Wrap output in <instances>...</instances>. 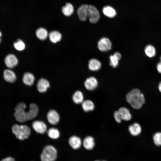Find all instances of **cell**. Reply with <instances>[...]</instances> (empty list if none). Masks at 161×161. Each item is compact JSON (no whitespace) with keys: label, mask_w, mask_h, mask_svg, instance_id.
<instances>
[{"label":"cell","mask_w":161,"mask_h":161,"mask_svg":"<svg viewBox=\"0 0 161 161\" xmlns=\"http://www.w3.org/2000/svg\"><path fill=\"white\" fill-rule=\"evenodd\" d=\"M126 99L131 107L135 109H140L145 102L143 94L136 88L133 89L127 93Z\"/></svg>","instance_id":"1"},{"label":"cell","mask_w":161,"mask_h":161,"mask_svg":"<svg viewBox=\"0 0 161 161\" xmlns=\"http://www.w3.org/2000/svg\"><path fill=\"white\" fill-rule=\"evenodd\" d=\"M57 157V151L51 145H47L44 148L41 154V161H55Z\"/></svg>","instance_id":"2"},{"label":"cell","mask_w":161,"mask_h":161,"mask_svg":"<svg viewBox=\"0 0 161 161\" xmlns=\"http://www.w3.org/2000/svg\"><path fill=\"white\" fill-rule=\"evenodd\" d=\"M12 131L16 137L21 140L28 138L31 133L30 128L25 125L15 124L12 127Z\"/></svg>","instance_id":"3"},{"label":"cell","mask_w":161,"mask_h":161,"mask_svg":"<svg viewBox=\"0 0 161 161\" xmlns=\"http://www.w3.org/2000/svg\"><path fill=\"white\" fill-rule=\"evenodd\" d=\"M26 105L23 102L18 103L15 108L14 116L16 120L20 122H24L29 120L28 111H25Z\"/></svg>","instance_id":"4"},{"label":"cell","mask_w":161,"mask_h":161,"mask_svg":"<svg viewBox=\"0 0 161 161\" xmlns=\"http://www.w3.org/2000/svg\"><path fill=\"white\" fill-rule=\"evenodd\" d=\"M86 10L89 21L92 23H97L100 17V13L97 9L93 6L86 4Z\"/></svg>","instance_id":"5"},{"label":"cell","mask_w":161,"mask_h":161,"mask_svg":"<svg viewBox=\"0 0 161 161\" xmlns=\"http://www.w3.org/2000/svg\"><path fill=\"white\" fill-rule=\"evenodd\" d=\"M112 46V43L109 39L103 37L101 38L98 43V47L101 51L106 52L110 50Z\"/></svg>","instance_id":"6"},{"label":"cell","mask_w":161,"mask_h":161,"mask_svg":"<svg viewBox=\"0 0 161 161\" xmlns=\"http://www.w3.org/2000/svg\"><path fill=\"white\" fill-rule=\"evenodd\" d=\"M32 126L37 133H45L47 131V126L44 123L41 121L36 120L33 122Z\"/></svg>","instance_id":"7"},{"label":"cell","mask_w":161,"mask_h":161,"mask_svg":"<svg viewBox=\"0 0 161 161\" xmlns=\"http://www.w3.org/2000/svg\"><path fill=\"white\" fill-rule=\"evenodd\" d=\"M86 88L89 91H92L97 87L98 82L97 79L94 77L91 76L87 78L84 83Z\"/></svg>","instance_id":"8"},{"label":"cell","mask_w":161,"mask_h":161,"mask_svg":"<svg viewBox=\"0 0 161 161\" xmlns=\"http://www.w3.org/2000/svg\"><path fill=\"white\" fill-rule=\"evenodd\" d=\"M47 117L48 122L52 125L57 124L60 120L59 116L55 110L52 109L47 113Z\"/></svg>","instance_id":"9"},{"label":"cell","mask_w":161,"mask_h":161,"mask_svg":"<svg viewBox=\"0 0 161 161\" xmlns=\"http://www.w3.org/2000/svg\"><path fill=\"white\" fill-rule=\"evenodd\" d=\"M18 60L16 56L13 54H9L6 56L4 62L6 66L10 68H13L18 64Z\"/></svg>","instance_id":"10"},{"label":"cell","mask_w":161,"mask_h":161,"mask_svg":"<svg viewBox=\"0 0 161 161\" xmlns=\"http://www.w3.org/2000/svg\"><path fill=\"white\" fill-rule=\"evenodd\" d=\"M68 143L71 147L75 150L79 148L82 144V142L80 138L75 135L72 136L69 138Z\"/></svg>","instance_id":"11"},{"label":"cell","mask_w":161,"mask_h":161,"mask_svg":"<svg viewBox=\"0 0 161 161\" xmlns=\"http://www.w3.org/2000/svg\"><path fill=\"white\" fill-rule=\"evenodd\" d=\"M49 86V83L47 80L44 78H41L38 81L37 88L39 92L43 93L47 91Z\"/></svg>","instance_id":"12"},{"label":"cell","mask_w":161,"mask_h":161,"mask_svg":"<svg viewBox=\"0 0 161 161\" xmlns=\"http://www.w3.org/2000/svg\"><path fill=\"white\" fill-rule=\"evenodd\" d=\"M82 144L84 148L88 150L93 149L95 145V139L92 136L86 137L83 140Z\"/></svg>","instance_id":"13"},{"label":"cell","mask_w":161,"mask_h":161,"mask_svg":"<svg viewBox=\"0 0 161 161\" xmlns=\"http://www.w3.org/2000/svg\"><path fill=\"white\" fill-rule=\"evenodd\" d=\"M128 129L131 134L134 136L140 134L142 131L140 125L137 123H134L130 125Z\"/></svg>","instance_id":"14"},{"label":"cell","mask_w":161,"mask_h":161,"mask_svg":"<svg viewBox=\"0 0 161 161\" xmlns=\"http://www.w3.org/2000/svg\"><path fill=\"white\" fill-rule=\"evenodd\" d=\"M3 75L4 79L8 82L13 83L16 80V75L12 70L9 69L5 70Z\"/></svg>","instance_id":"15"},{"label":"cell","mask_w":161,"mask_h":161,"mask_svg":"<svg viewBox=\"0 0 161 161\" xmlns=\"http://www.w3.org/2000/svg\"><path fill=\"white\" fill-rule=\"evenodd\" d=\"M122 120L125 121L130 120L132 116L129 110L127 108L122 107L120 108L118 110Z\"/></svg>","instance_id":"16"},{"label":"cell","mask_w":161,"mask_h":161,"mask_svg":"<svg viewBox=\"0 0 161 161\" xmlns=\"http://www.w3.org/2000/svg\"><path fill=\"white\" fill-rule=\"evenodd\" d=\"M22 80L25 84L31 86L34 83L35 77L32 73L29 72H26L23 75Z\"/></svg>","instance_id":"17"},{"label":"cell","mask_w":161,"mask_h":161,"mask_svg":"<svg viewBox=\"0 0 161 161\" xmlns=\"http://www.w3.org/2000/svg\"><path fill=\"white\" fill-rule=\"evenodd\" d=\"M38 111V108L35 104L31 103L28 111L29 120L32 119L37 115Z\"/></svg>","instance_id":"18"},{"label":"cell","mask_w":161,"mask_h":161,"mask_svg":"<svg viewBox=\"0 0 161 161\" xmlns=\"http://www.w3.org/2000/svg\"><path fill=\"white\" fill-rule=\"evenodd\" d=\"M81 106L83 111L86 112L92 111L95 109L94 103L89 100H84L81 103Z\"/></svg>","instance_id":"19"},{"label":"cell","mask_w":161,"mask_h":161,"mask_svg":"<svg viewBox=\"0 0 161 161\" xmlns=\"http://www.w3.org/2000/svg\"><path fill=\"white\" fill-rule=\"evenodd\" d=\"M101 67V63L97 60L93 58L89 61L88 67L90 70L92 71H97L100 69Z\"/></svg>","instance_id":"20"},{"label":"cell","mask_w":161,"mask_h":161,"mask_svg":"<svg viewBox=\"0 0 161 161\" xmlns=\"http://www.w3.org/2000/svg\"><path fill=\"white\" fill-rule=\"evenodd\" d=\"M121 58L120 54L118 52H115L114 55L109 57L110 65L113 68L116 67L118 64L119 61Z\"/></svg>","instance_id":"21"},{"label":"cell","mask_w":161,"mask_h":161,"mask_svg":"<svg viewBox=\"0 0 161 161\" xmlns=\"http://www.w3.org/2000/svg\"><path fill=\"white\" fill-rule=\"evenodd\" d=\"M72 99L75 103L81 104L84 101V96L83 93L80 90L76 91L73 94Z\"/></svg>","instance_id":"22"},{"label":"cell","mask_w":161,"mask_h":161,"mask_svg":"<svg viewBox=\"0 0 161 161\" xmlns=\"http://www.w3.org/2000/svg\"><path fill=\"white\" fill-rule=\"evenodd\" d=\"M49 38L50 41L54 43L59 41L62 38L61 33L57 31H53L49 34Z\"/></svg>","instance_id":"23"},{"label":"cell","mask_w":161,"mask_h":161,"mask_svg":"<svg viewBox=\"0 0 161 161\" xmlns=\"http://www.w3.org/2000/svg\"><path fill=\"white\" fill-rule=\"evenodd\" d=\"M74 8L72 4L69 3H66L62 8L63 14L66 16H69L72 15L74 12Z\"/></svg>","instance_id":"24"},{"label":"cell","mask_w":161,"mask_h":161,"mask_svg":"<svg viewBox=\"0 0 161 161\" xmlns=\"http://www.w3.org/2000/svg\"><path fill=\"white\" fill-rule=\"evenodd\" d=\"M146 55L150 58L154 57L156 54V50L154 47L151 44L147 45L144 49Z\"/></svg>","instance_id":"25"},{"label":"cell","mask_w":161,"mask_h":161,"mask_svg":"<svg viewBox=\"0 0 161 161\" xmlns=\"http://www.w3.org/2000/svg\"><path fill=\"white\" fill-rule=\"evenodd\" d=\"M36 35L38 38L41 40L46 39L48 36V32L47 30L40 27L37 29L36 31Z\"/></svg>","instance_id":"26"},{"label":"cell","mask_w":161,"mask_h":161,"mask_svg":"<svg viewBox=\"0 0 161 161\" xmlns=\"http://www.w3.org/2000/svg\"><path fill=\"white\" fill-rule=\"evenodd\" d=\"M103 14L106 16L112 18L116 15V13L115 10L110 6H106L103 9Z\"/></svg>","instance_id":"27"},{"label":"cell","mask_w":161,"mask_h":161,"mask_svg":"<svg viewBox=\"0 0 161 161\" xmlns=\"http://www.w3.org/2000/svg\"><path fill=\"white\" fill-rule=\"evenodd\" d=\"M78 15L79 19L82 21H85L87 18L86 10V4L80 6L78 10Z\"/></svg>","instance_id":"28"},{"label":"cell","mask_w":161,"mask_h":161,"mask_svg":"<svg viewBox=\"0 0 161 161\" xmlns=\"http://www.w3.org/2000/svg\"><path fill=\"white\" fill-rule=\"evenodd\" d=\"M47 133L49 137L53 139H56L58 138L60 135L59 130L55 128H51L49 129L47 131Z\"/></svg>","instance_id":"29"},{"label":"cell","mask_w":161,"mask_h":161,"mask_svg":"<svg viewBox=\"0 0 161 161\" xmlns=\"http://www.w3.org/2000/svg\"><path fill=\"white\" fill-rule=\"evenodd\" d=\"M14 46L15 48L18 50L21 51L24 49L25 45L24 42L21 39H18L14 43Z\"/></svg>","instance_id":"30"},{"label":"cell","mask_w":161,"mask_h":161,"mask_svg":"<svg viewBox=\"0 0 161 161\" xmlns=\"http://www.w3.org/2000/svg\"><path fill=\"white\" fill-rule=\"evenodd\" d=\"M153 140L154 144L157 146L161 145V132H157L153 136Z\"/></svg>","instance_id":"31"},{"label":"cell","mask_w":161,"mask_h":161,"mask_svg":"<svg viewBox=\"0 0 161 161\" xmlns=\"http://www.w3.org/2000/svg\"><path fill=\"white\" fill-rule=\"evenodd\" d=\"M114 116L115 120L118 123L121 122L122 119L118 111H115L114 113Z\"/></svg>","instance_id":"32"},{"label":"cell","mask_w":161,"mask_h":161,"mask_svg":"<svg viewBox=\"0 0 161 161\" xmlns=\"http://www.w3.org/2000/svg\"><path fill=\"white\" fill-rule=\"evenodd\" d=\"M156 67L158 72L161 73V61H160L157 64Z\"/></svg>","instance_id":"33"},{"label":"cell","mask_w":161,"mask_h":161,"mask_svg":"<svg viewBox=\"0 0 161 161\" xmlns=\"http://www.w3.org/2000/svg\"><path fill=\"white\" fill-rule=\"evenodd\" d=\"M1 161H15L14 158L12 157H8L2 159Z\"/></svg>","instance_id":"34"},{"label":"cell","mask_w":161,"mask_h":161,"mask_svg":"<svg viewBox=\"0 0 161 161\" xmlns=\"http://www.w3.org/2000/svg\"><path fill=\"white\" fill-rule=\"evenodd\" d=\"M158 89L159 91L161 92V81L159 84Z\"/></svg>","instance_id":"35"},{"label":"cell","mask_w":161,"mask_h":161,"mask_svg":"<svg viewBox=\"0 0 161 161\" xmlns=\"http://www.w3.org/2000/svg\"><path fill=\"white\" fill-rule=\"evenodd\" d=\"M94 161H106L105 160H96Z\"/></svg>","instance_id":"36"},{"label":"cell","mask_w":161,"mask_h":161,"mask_svg":"<svg viewBox=\"0 0 161 161\" xmlns=\"http://www.w3.org/2000/svg\"><path fill=\"white\" fill-rule=\"evenodd\" d=\"M2 35V33L0 31V38L1 36Z\"/></svg>","instance_id":"37"},{"label":"cell","mask_w":161,"mask_h":161,"mask_svg":"<svg viewBox=\"0 0 161 161\" xmlns=\"http://www.w3.org/2000/svg\"><path fill=\"white\" fill-rule=\"evenodd\" d=\"M160 61H161V55L160 56Z\"/></svg>","instance_id":"38"},{"label":"cell","mask_w":161,"mask_h":161,"mask_svg":"<svg viewBox=\"0 0 161 161\" xmlns=\"http://www.w3.org/2000/svg\"><path fill=\"white\" fill-rule=\"evenodd\" d=\"M1 38H0V43L1 42Z\"/></svg>","instance_id":"39"}]
</instances>
